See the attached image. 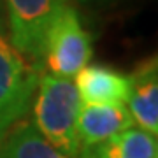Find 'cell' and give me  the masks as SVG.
<instances>
[{"mask_svg": "<svg viewBox=\"0 0 158 158\" xmlns=\"http://www.w3.org/2000/svg\"><path fill=\"white\" fill-rule=\"evenodd\" d=\"M135 123L125 104H81L77 114V137L81 149L118 135Z\"/></svg>", "mask_w": 158, "mask_h": 158, "instance_id": "cell-6", "label": "cell"}, {"mask_svg": "<svg viewBox=\"0 0 158 158\" xmlns=\"http://www.w3.org/2000/svg\"><path fill=\"white\" fill-rule=\"evenodd\" d=\"M40 74L39 65L21 55L0 28V134L30 109Z\"/></svg>", "mask_w": 158, "mask_h": 158, "instance_id": "cell-2", "label": "cell"}, {"mask_svg": "<svg viewBox=\"0 0 158 158\" xmlns=\"http://www.w3.org/2000/svg\"><path fill=\"white\" fill-rule=\"evenodd\" d=\"M67 0H6L12 44L35 65L42 62L46 34Z\"/></svg>", "mask_w": 158, "mask_h": 158, "instance_id": "cell-4", "label": "cell"}, {"mask_svg": "<svg viewBox=\"0 0 158 158\" xmlns=\"http://www.w3.org/2000/svg\"><path fill=\"white\" fill-rule=\"evenodd\" d=\"M130 77L127 109L137 128L156 137L158 134V63L156 56L141 62Z\"/></svg>", "mask_w": 158, "mask_h": 158, "instance_id": "cell-5", "label": "cell"}, {"mask_svg": "<svg viewBox=\"0 0 158 158\" xmlns=\"http://www.w3.org/2000/svg\"><path fill=\"white\" fill-rule=\"evenodd\" d=\"M81 104H127L130 77L106 65H86L72 77Z\"/></svg>", "mask_w": 158, "mask_h": 158, "instance_id": "cell-7", "label": "cell"}, {"mask_svg": "<svg viewBox=\"0 0 158 158\" xmlns=\"http://www.w3.org/2000/svg\"><path fill=\"white\" fill-rule=\"evenodd\" d=\"M0 158H69L55 149L30 121H16L0 134Z\"/></svg>", "mask_w": 158, "mask_h": 158, "instance_id": "cell-9", "label": "cell"}, {"mask_svg": "<svg viewBox=\"0 0 158 158\" xmlns=\"http://www.w3.org/2000/svg\"><path fill=\"white\" fill-rule=\"evenodd\" d=\"M79 158H158V142L155 135L134 127L104 142L83 148Z\"/></svg>", "mask_w": 158, "mask_h": 158, "instance_id": "cell-8", "label": "cell"}, {"mask_svg": "<svg viewBox=\"0 0 158 158\" xmlns=\"http://www.w3.org/2000/svg\"><path fill=\"white\" fill-rule=\"evenodd\" d=\"M74 2H77V4H90V2H95V0H74Z\"/></svg>", "mask_w": 158, "mask_h": 158, "instance_id": "cell-10", "label": "cell"}, {"mask_svg": "<svg viewBox=\"0 0 158 158\" xmlns=\"http://www.w3.org/2000/svg\"><path fill=\"white\" fill-rule=\"evenodd\" d=\"M32 127L51 146L69 158H79L77 114L81 98L72 79L40 74L32 98Z\"/></svg>", "mask_w": 158, "mask_h": 158, "instance_id": "cell-1", "label": "cell"}, {"mask_svg": "<svg viewBox=\"0 0 158 158\" xmlns=\"http://www.w3.org/2000/svg\"><path fill=\"white\" fill-rule=\"evenodd\" d=\"M91 53L90 34L85 30L76 9L65 4L46 34L42 62L48 74L72 79L88 65Z\"/></svg>", "mask_w": 158, "mask_h": 158, "instance_id": "cell-3", "label": "cell"}]
</instances>
